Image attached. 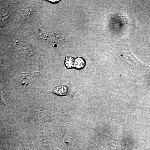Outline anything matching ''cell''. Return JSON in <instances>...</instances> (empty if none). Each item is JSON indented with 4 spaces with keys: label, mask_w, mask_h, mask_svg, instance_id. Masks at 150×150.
Masks as SVG:
<instances>
[{
    "label": "cell",
    "mask_w": 150,
    "mask_h": 150,
    "mask_svg": "<svg viewBox=\"0 0 150 150\" xmlns=\"http://www.w3.org/2000/svg\"><path fill=\"white\" fill-rule=\"evenodd\" d=\"M51 1V2H54V3H56V2H58V1Z\"/></svg>",
    "instance_id": "277c9868"
},
{
    "label": "cell",
    "mask_w": 150,
    "mask_h": 150,
    "mask_svg": "<svg viewBox=\"0 0 150 150\" xmlns=\"http://www.w3.org/2000/svg\"><path fill=\"white\" fill-rule=\"evenodd\" d=\"M84 61L82 59L80 58H78L76 59L75 61L74 67L78 69H81L84 67Z\"/></svg>",
    "instance_id": "7a4b0ae2"
},
{
    "label": "cell",
    "mask_w": 150,
    "mask_h": 150,
    "mask_svg": "<svg viewBox=\"0 0 150 150\" xmlns=\"http://www.w3.org/2000/svg\"><path fill=\"white\" fill-rule=\"evenodd\" d=\"M48 93L61 96H67L70 98H72L75 94L74 92L72 90V86L70 82L64 85L56 86Z\"/></svg>",
    "instance_id": "6da1fadb"
},
{
    "label": "cell",
    "mask_w": 150,
    "mask_h": 150,
    "mask_svg": "<svg viewBox=\"0 0 150 150\" xmlns=\"http://www.w3.org/2000/svg\"><path fill=\"white\" fill-rule=\"evenodd\" d=\"M75 60L74 58L70 57V56H67L66 58V61L65 64H66V67L67 68H71L74 67V63H75Z\"/></svg>",
    "instance_id": "3957f363"
}]
</instances>
